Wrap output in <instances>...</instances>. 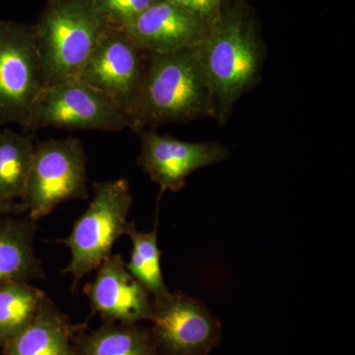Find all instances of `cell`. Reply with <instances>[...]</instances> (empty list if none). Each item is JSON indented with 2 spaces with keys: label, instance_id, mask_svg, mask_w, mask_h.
<instances>
[{
  "label": "cell",
  "instance_id": "15",
  "mask_svg": "<svg viewBox=\"0 0 355 355\" xmlns=\"http://www.w3.org/2000/svg\"><path fill=\"white\" fill-rule=\"evenodd\" d=\"M74 349L76 355H158L149 329L108 321L78 336Z\"/></svg>",
  "mask_w": 355,
  "mask_h": 355
},
{
  "label": "cell",
  "instance_id": "1",
  "mask_svg": "<svg viewBox=\"0 0 355 355\" xmlns=\"http://www.w3.org/2000/svg\"><path fill=\"white\" fill-rule=\"evenodd\" d=\"M216 116V96L198 48L148 53L144 85L130 128L137 133L166 123Z\"/></svg>",
  "mask_w": 355,
  "mask_h": 355
},
{
  "label": "cell",
  "instance_id": "3",
  "mask_svg": "<svg viewBox=\"0 0 355 355\" xmlns=\"http://www.w3.org/2000/svg\"><path fill=\"white\" fill-rule=\"evenodd\" d=\"M106 27L90 0H55L33 31L44 88L78 79Z\"/></svg>",
  "mask_w": 355,
  "mask_h": 355
},
{
  "label": "cell",
  "instance_id": "11",
  "mask_svg": "<svg viewBox=\"0 0 355 355\" xmlns=\"http://www.w3.org/2000/svg\"><path fill=\"white\" fill-rule=\"evenodd\" d=\"M211 26L171 2L157 0L123 30L141 50L163 53L198 48Z\"/></svg>",
  "mask_w": 355,
  "mask_h": 355
},
{
  "label": "cell",
  "instance_id": "21",
  "mask_svg": "<svg viewBox=\"0 0 355 355\" xmlns=\"http://www.w3.org/2000/svg\"><path fill=\"white\" fill-rule=\"evenodd\" d=\"M25 210L26 207L23 202L18 203L15 200H0V216L12 214V212L25 211Z\"/></svg>",
  "mask_w": 355,
  "mask_h": 355
},
{
  "label": "cell",
  "instance_id": "18",
  "mask_svg": "<svg viewBox=\"0 0 355 355\" xmlns=\"http://www.w3.org/2000/svg\"><path fill=\"white\" fill-rule=\"evenodd\" d=\"M46 294L29 284L0 287V345L20 333L32 321Z\"/></svg>",
  "mask_w": 355,
  "mask_h": 355
},
{
  "label": "cell",
  "instance_id": "14",
  "mask_svg": "<svg viewBox=\"0 0 355 355\" xmlns=\"http://www.w3.org/2000/svg\"><path fill=\"white\" fill-rule=\"evenodd\" d=\"M35 223L29 217L0 220V287L43 275L34 248Z\"/></svg>",
  "mask_w": 355,
  "mask_h": 355
},
{
  "label": "cell",
  "instance_id": "10",
  "mask_svg": "<svg viewBox=\"0 0 355 355\" xmlns=\"http://www.w3.org/2000/svg\"><path fill=\"white\" fill-rule=\"evenodd\" d=\"M137 133L141 140L139 164L158 184L161 193L182 190L193 172L223 162L230 155L228 149L217 141H186L158 135L155 130Z\"/></svg>",
  "mask_w": 355,
  "mask_h": 355
},
{
  "label": "cell",
  "instance_id": "4",
  "mask_svg": "<svg viewBox=\"0 0 355 355\" xmlns=\"http://www.w3.org/2000/svg\"><path fill=\"white\" fill-rule=\"evenodd\" d=\"M132 202L127 180L94 184L90 205L64 240L70 251L64 273L71 275L74 286L111 256L114 243L125 235Z\"/></svg>",
  "mask_w": 355,
  "mask_h": 355
},
{
  "label": "cell",
  "instance_id": "13",
  "mask_svg": "<svg viewBox=\"0 0 355 355\" xmlns=\"http://www.w3.org/2000/svg\"><path fill=\"white\" fill-rule=\"evenodd\" d=\"M67 318L44 297L36 315L20 333L2 345L4 355H76Z\"/></svg>",
  "mask_w": 355,
  "mask_h": 355
},
{
  "label": "cell",
  "instance_id": "12",
  "mask_svg": "<svg viewBox=\"0 0 355 355\" xmlns=\"http://www.w3.org/2000/svg\"><path fill=\"white\" fill-rule=\"evenodd\" d=\"M85 291L93 310L108 322L139 324L148 321L153 311V297L128 272L121 254H112L98 266Z\"/></svg>",
  "mask_w": 355,
  "mask_h": 355
},
{
  "label": "cell",
  "instance_id": "7",
  "mask_svg": "<svg viewBox=\"0 0 355 355\" xmlns=\"http://www.w3.org/2000/svg\"><path fill=\"white\" fill-rule=\"evenodd\" d=\"M147 57L148 53L123 29L107 26L78 79L107 96L127 116L130 125L144 85Z\"/></svg>",
  "mask_w": 355,
  "mask_h": 355
},
{
  "label": "cell",
  "instance_id": "9",
  "mask_svg": "<svg viewBox=\"0 0 355 355\" xmlns=\"http://www.w3.org/2000/svg\"><path fill=\"white\" fill-rule=\"evenodd\" d=\"M148 321L158 355H209L221 340L218 320L202 301L183 292L153 302Z\"/></svg>",
  "mask_w": 355,
  "mask_h": 355
},
{
  "label": "cell",
  "instance_id": "8",
  "mask_svg": "<svg viewBox=\"0 0 355 355\" xmlns=\"http://www.w3.org/2000/svg\"><path fill=\"white\" fill-rule=\"evenodd\" d=\"M44 88L33 31L0 22V125L17 123L24 128Z\"/></svg>",
  "mask_w": 355,
  "mask_h": 355
},
{
  "label": "cell",
  "instance_id": "5",
  "mask_svg": "<svg viewBox=\"0 0 355 355\" xmlns=\"http://www.w3.org/2000/svg\"><path fill=\"white\" fill-rule=\"evenodd\" d=\"M87 170L81 140L48 139L35 147L22 202L38 221L67 200L87 197Z\"/></svg>",
  "mask_w": 355,
  "mask_h": 355
},
{
  "label": "cell",
  "instance_id": "16",
  "mask_svg": "<svg viewBox=\"0 0 355 355\" xmlns=\"http://www.w3.org/2000/svg\"><path fill=\"white\" fill-rule=\"evenodd\" d=\"M34 135L0 130V200H23L34 157Z\"/></svg>",
  "mask_w": 355,
  "mask_h": 355
},
{
  "label": "cell",
  "instance_id": "6",
  "mask_svg": "<svg viewBox=\"0 0 355 355\" xmlns=\"http://www.w3.org/2000/svg\"><path fill=\"white\" fill-rule=\"evenodd\" d=\"M128 127L127 116L107 96L74 79L43 89L33 105L24 130L57 128L119 132Z\"/></svg>",
  "mask_w": 355,
  "mask_h": 355
},
{
  "label": "cell",
  "instance_id": "17",
  "mask_svg": "<svg viewBox=\"0 0 355 355\" xmlns=\"http://www.w3.org/2000/svg\"><path fill=\"white\" fill-rule=\"evenodd\" d=\"M125 235L132 242V254L125 263L128 272L149 292L153 302L163 300L171 291L168 289L161 268V252L158 246L157 224L149 232H141L135 224L128 223Z\"/></svg>",
  "mask_w": 355,
  "mask_h": 355
},
{
  "label": "cell",
  "instance_id": "2",
  "mask_svg": "<svg viewBox=\"0 0 355 355\" xmlns=\"http://www.w3.org/2000/svg\"><path fill=\"white\" fill-rule=\"evenodd\" d=\"M198 53L216 96V120L225 125L238 100L261 79L265 51L256 26L241 9L222 8Z\"/></svg>",
  "mask_w": 355,
  "mask_h": 355
},
{
  "label": "cell",
  "instance_id": "19",
  "mask_svg": "<svg viewBox=\"0 0 355 355\" xmlns=\"http://www.w3.org/2000/svg\"><path fill=\"white\" fill-rule=\"evenodd\" d=\"M157 0H90L103 22L123 29Z\"/></svg>",
  "mask_w": 355,
  "mask_h": 355
},
{
  "label": "cell",
  "instance_id": "20",
  "mask_svg": "<svg viewBox=\"0 0 355 355\" xmlns=\"http://www.w3.org/2000/svg\"><path fill=\"white\" fill-rule=\"evenodd\" d=\"M205 22L214 24L223 8V0H166Z\"/></svg>",
  "mask_w": 355,
  "mask_h": 355
}]
</instances>
